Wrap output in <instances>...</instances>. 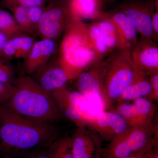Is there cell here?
Listing matches in <instances>:
<instances>
[{"mask_svg":"<svg viewBox=\"0 0 158 158\" xmlns=\"http://www.w3.org/2000/svg\"><path fill=\"white\" fill-rule=\"evenodd\" d=\"M12 91V85L0 82V104L4 103L9 100Z\"/></svg>","mask_w":158,"mask_h":158,"instance_id":"f1b7e54d","label":"cell"},{"mask_svg":"<svg viewBox=\"0 0 158 158\" xmlns=\"http://www.w3.org/2000/svg\"><path fill=\"white\" fill-rule=\"evenodd\" d=\"M28 7L15 6L9 9L20 30L23 33L37 37V32L30 21Z\"/></svg>","mask_w":158,"mask_h":158,"instance_id":"44dd1931","label":"cell"},{"mask_svg":"<svg viewBox=\"0 0 158 158\" xmlns=\"http://www.w3.org/2000/svg\"><path fill=\"white\" fill-rule=\"evenodd\" d=\"M45 5V0H1L0 2L1 8L9 10L15 6H23L30 8Z\"/></svg>","mask_w":158,"mask_h":158,"instance_id":"4316f807","label":"cell"},{"mask_svg":"<svg viewBox=\"0 0 158 158\" xmlns=\"http://www.w3.org/2000/svg\"></svg>","mask_w":158,"mask_h":158,"instance_id":"74e56055","label":"cell"},{"mask_svg":"<svg viewBox=\"0 0 158 158\" xmlns=\"http://www.w3.org/2000/svg\"><path fill=\"white\" fill-rule=\"evenodd\" d=\"M115 9L132 20L140 38L153 40L152 19L158 9V4L154 0H123Z\"/></svg>","mask_w":158,"mask_h":158,"instance_id":"ba28073f","label":"cell"},{"mask_svg":"<svg viewBox=\"0 0 158 158\" xmlns=\"http://www.w3.org/2000/svg\"><path fill=\"white\" fill-rule=\"evenodd\" d=\"M8 40L9 39L6 35L0 32V58H2V56L3 49Z\"/></svg>","mask_w":158,"mask_h":158,"instance_id":"1f68e13d","label":"cell"},{"mask_svg":"<svg viewBox=\"0 0 158 158\" xmlns=\"http://www.w3.org/2000/svg\"><path fill=\"white\" fill-rule=\"evenodd\" d=\"M72 9L80 19L97 20L104 10L101 0H69Z\"/></svg>","mask_w":158,"mask_h":158,"instance_id":"ac0fdd59","label":"cell"},{"mask_svg":"<svg viewBox=\"0 0 158 158\" xmlns=\"http://www.w3.org/2000/svg\"><path fill=\"white\" fill-rule=\"evenodd\" d=\"M36 40L34 36L26 34L10 38L5 44L2 58L9 61L12 59L23 60L27 56Z\"/></svg>","mask_w":158,"mask_h":158,"instance_id":"2e32d148","label":"cell"},{"mask_svg":"<svg viewBox=\"0 0 158 158\" xmlns=\"http://www.w3.org/2000/svg\"><path fill=\"white\" fill-rule=\"evenodd\" d=\"M54 1V0H45L46 4V3L49 2H50L51 1Z\"/></svg>","mask_w":158,"mask_h":158,"instance_id":"8d00e7d4","label":"cell"},{"mask_svg":"<svg viewBox=\"0 0 158 158\" xmlns=\"http://www.w3.org/2000/svg\"><path fill=\"white\" fill-rule=\"evenodd\" d=\"M152 28L153 41L156 42L158 38V9L156 10L153 15L152 19Z\"/></svg>","mask_w":158,"mask_h":158,"instance_id":"4dcf8cb0","label":"cell"},{"mask_svg":"<svg viewBox=\"0 0 158 158\" xmlns=\"http://www.w3.org/2000/svg\"><path fill=\"white\" fill-rule=\"evenodd\" d=\"M0 32L9 39L24 34L20 30L11 12L0 8Z\"/></svg>","mask_w":158,"mask_h":158,"instance_id":"7402d4cb","label":"cell"},{"mask_svg":"<svg viewBox=\"0 0 158 158\" xmlns=\"http://www.w3.org/2000/svg\"><path fill=\"white\" fill-rule=\"evenodd\" d=\"M57 50L56 40L49 39L36 40L31 52L23 62V69L26 74L32 75L48 62L55 55Z\"/></svg>","mask_w":158,"mask_h":158,"instance_id":"9a60e30c","label":"cell"},{"mask_svg":"<svg viewBox=\"0 0 158 158\" xmlns=\"http://www.w3.org/2000/svg\"><path fill=\"white\" fill-rule=\"evenodd\" d=\"M94 21L96 23L104 36L108 46L109 56L118 51V33L114 24L106 18H103Z\"/></svg>","mask_w":158,"mask_h":158,"instance_id":"ffe728a7","label":"cell"},{"mask_svg":"<svg viewBox=\"0 0 158 158\" xmlns=\"http://www.w3.org/2000/svg\"><path fill=\"white\" fill-rule=\"evenodd\" d=\"M29 158H52L49 152H38L34 154Z\"/></svg>","mask_w":158,"mask_h":158,"instance_id":"d6a6232c","label":"cell"},{"mask_svg":"<svg viewBox=\"0 0 158 158\" xmlns=\"http://www.w3.org/2000/svg\"><path fill=\"white\" fill-rule=\"evenodd\" d=\"M2 104L19 116L40 122L52 124L61 116L50 94L28 75L16 78L10 98Z\"/></svg>","mask_w":158,"mask_h":158,"instance_id":"7a4b0ae2","label":"cell"},{"mask_svg":"<svg viewBox=\"0 0 158 158\" xmlns=\"http://www.w3.org/2000/svg\"><path fill=\"white\" fill-rule=\"evenodd\" d=\"M106 60L107 65L103 87L108 107L111 102H118L142 71L134 64L129 52L116 51Z\"/></svg>","mask_w":158,"mask_h":158,"instance_id":"5b68a950","label":"cell"},{"mask_svg":"<svg viewBox=\"0 0 158 158\" xmlns=\"http://www.w3.org/2000/svg\"><path fill=\"white\" fill-rule=\"evenodd\" d=\"M150 83L151 85L152 94L150 100L158 101V73L150 76Z\"/></svg>","mask_w":158,"mask_h":158,"instance_id":"f546056e","label":"cell"},{"mask_svg":"<svg viewBox=\"0 0 158 158\" xmlns=\"http://www.w3.org/2000/svg\"><path fill=\"white\" fill-rule=\"evenodd\" d=\"M151 151L143 155L137 156L129 157L124 158H149L150 152Z\"/></svg>","mask_w":158,"mask_h":158,"instance_id":"d590c367","label":"cell"},{"mask_svg":"<svg viewBox=\"0 0 158 158\" xmlns=\"http://www.w3.org/2000/svg\"><path fill=\"white\" fill-rule=\"evenodd\" d=\"M156 124L130 127L103 148V158H124L143 155L158 146Z\"/></svg>","mask_w":158,"mask_h":158,"instance_id":"277c9868","label":"cell"},{"mask_svg":"<svg viewBox=\"0 0 158 158\" xmlns=\"http://www.w3.org/2000/svg\"><path fill=\"white\" fill-rule=\"evenodd\" d=\"M71 139L74 158H103L102 140L86 127H78Z\"/></svg>","mask_w":158,"mask_h":158,"instance_id":"4fadbf2b","label":"cell"},{"mask_svg":"<svg viewBox=\"0 0 158 158\" xmlns=\"http://www.w3.org/2000/svg\"><path fill=\"white\" fill-rule=\"evenodd\" d=\"M78 19H80L72 9L69 0L49 2L38 24L37 37L57 41L69 25Z\"/></svg>","mask_w":158,"mask_h":158,"instance_id":"52a82bcc","label":"cell"},{"mask_svg":"<svg viewBox=\"0 0 158 158\" xmlns=\"http://www.w3.org/2000/svg\"><path fill=\"white\" fill-rule=\"evenodd\" d=\"M89 35L98 52L104 59L109 56L106 42L101 30L94 21L87 24Z\"/></svg>","mask_w":158,"mask_h":158,"instance_id":"603a6c76","label":"cell"},{"mask_svg":"<svg viewBox=\"0 0 158 158\" xmlns=\"http://www.w3.org/2000/svg\"><path fill=\"white\" fill-rule=\"evenodd\" d=\"M152 94V90L148 76L142 71L126 89L118 102L133 101L141 98L150 100Z\"/></svg>","mask_w":158,"mask_h":158,"instance_id":"e0dca14e","label":"cell"},{"mask_svg":"<svg viewBox=\"0 0 158 158\" xmlns=\"http://www.w3.org/2000/svg\"><path fill=\"white\" fill-rule=\"evenodd\" d=\"M56 136L52 124L19 116L0 104V140L6 149L23 152L49 147Z\"/></svg>","mask_w":158,"mask_h":158,"instance_id":"6da1fadb","label":"cell"},{"mask_svg":"<svg viewBox=\"0 0 158 158\" xmlns=\"http://www.w3.org/2000/svg\"><path fill=\"white\" fill-rule=\"evenodd\" d=\"M15 79L14 69L10 61L0 58V82L12 85Z\"/></svg>","mask_w":158,"mask_h":158,"instance_id":"484cf974","label":"cell"},{"mask_svg":"<svg viewBox=\"0 0 158 158\" xmlns=\"http://www.w3.org/2000/svg\"><path fill=\"white\" fill-rule=\"evenodd\" d=\"M149 158H158V147L156 148L150 152Z\"/></svg>","mask_w":158,"mask_h":158,"instance_id":"836d02e7","label":"cell"},{"mask_svg":"<svg viewBox=\"0 0 158 158\" xmlns=\"http://www.w3.org/2000/svg\"><path fill=\"white\" fill-rule=\"evenodd\" d=\"M86 127L98 136L102 141H111L130 128L124 118L114 111H103L94 119L88 121Z\"/></svg>","mask_w":158,"mask_h":158,"instance_id":"8fae6325","label":"cell"},{"mask_svg":"<svg viewBox=\"0 0 158 158\" xmlns=\"http://www.w3.org/2000/svg\"><path fill=\"white\" fill-rule=\"evenodd\" d=\"M133 102L140 126L154 124L156 109L151 100L146 98H141Z\"/></svg>","mask_w":158,"mask_h":158,"instance_id":"d6986e66","label":"cell"},{"mask_svg":"<svg viewBox=\"0 0 158 158\" xmlns=\"http://www.w3.org/2000/svg\"><path fill=\"white\" fill-rule=\"evenodd\" d=\"M45 6L30 7L28 9V15L30 21L37 32V27L43 14Z\"/></svg>","mask_w":158,"mask_h":158,"instance_id":"83f0119b","label":"cell"},{"mask_svg":"<svg viewBox=\"0 0 158 158\" xmlns=\"http://www.w3.org/2000/svg\"><path fill=\"white\" fill-rule=\"evenodd\" d=\"M131 56L136 67L148 76L158 73V46L153 40L138 39Z\"/></svg>","mask_w":158,"mask_h":158,"instance_id":"5bb4252c","label":"cell"},{"mask_svg":"<svg viewBox=\"0 0 158 158\" xmlns=\"http://www.w3.org/2000/svg\"><path fill=\"white\" fill-rule=\"evenodd\" d=\"M50 94L61 115L78 127H85L87 101L81 93L78 91H69L64 88Z\"/></svg>","mask_w":158,"mask_h":158,"instance_id":"9c48e42d","label":"cell"},{"mask_svg":"<svg viewBox=\"0 0 158 158\" xmlns=\"http://www.w3.org/2000/svg\"><path fill=\"white\" fill-rule=\"evenodd\" d=\"M107 65L106 59H104L82 72L76 78L77 91L85 97L87 101V120L96 118L107 109L103 87Z\"/></svg>","mask_w":158,"mask_h":158,"instance_id":"8992f818","label":"cell"},{"mask_svg":"<svg viewBox=\"0 0 158 158\" xmlns=\"http://www.w3.org/2000/svg\"><path fill=\"white\" fill-rule=\"evenodd\" d=\"M54 56L30 76L49 94L65 88L67 82L70 81L68 74L59 64L58 56L55 58Z\"/></svg>","mask_w":158,"mask_h":158,"instance_id":"30bf717a","label":"cell"},{"mask_svg":"<svg viewBox=\"0 0 158 158\" xmlns=\"http://www.w3.org/2000/svg\"><path fill=\"white\" fill-rule=\"evenodd\" d=\"M113 111L122 116L130 127L140 126L135 109L133 103L130 102H118Z\"/></svg>","mask_w":158,"mask_h":158,"instance_id":"d4e9b609","label":"cell"},{"mask_svg":"<svg viewBox=\"0 0 158 158\" xmlns=\"http://www.w3.org/2000/svg\"><path fill=\"white\" fill-rule=\"evenodd\" d=\"M49 148L52 158H74L71 138L56 139Z\"/></svg>","mask_w":158,"mask_h":158,"instance_id":"cb8c5ba5","label":"cell"},{"mask_svg":"<svg viewBox=\"0 0 158 158\" xmlns=\"http://www.w3.org/2000/svg\"><path fill=\"white\" fill-rule=\"evenodd\" d=\"M118 1V0H101L104 8L106 5L113 4V3L116 2Z\"/></svg>","mask_w":158,"mask_h":158,"instance_id":"e575fe53","label":"cell"},{"mask_svg":"<svg viewBox=\"0 0 158 158\" xmlns=\"http://www.w3.org/2000/svg\"><path fill=\"white\" fill-rule=\"evenodd\" d=\"M109 19L115 25L118 38V51L131 52L138 42V31L132 20L123 12L116 10L102 11L99 19Z\"/></svg>","mask_w":158,"mask_h":158,"instance_id":"7c38bea8","label":"cell"},{"mask_svg":"<svg viewBox=\"0 0 158 158\" xmlns=\"http://www.w3.org/2000/svg\"><path fill=\"white\" fill-rule=\"evenodd\" d=\"M62 37L58 60L70 81L104 60L90 38L87 23L82 20L71 23Z\"/></svg>","mask_w":158,"mask_h":158,"instance_id":"3957f363","label":"cell"}]
</instances>
